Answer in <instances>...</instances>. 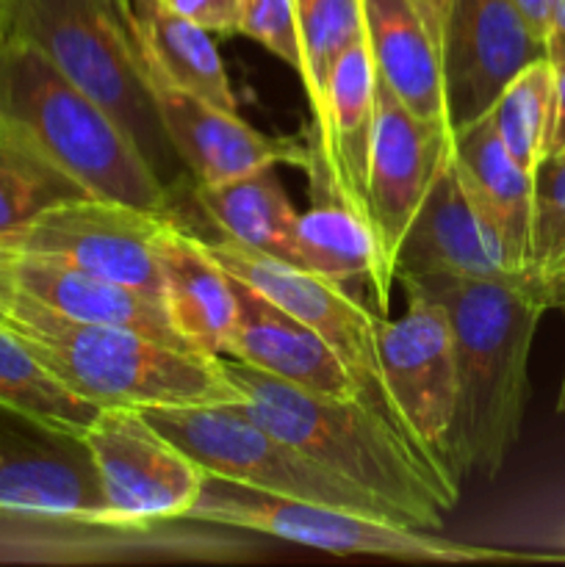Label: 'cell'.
<instances>
[{"mask_svg": "<svg viewBox=\"0 0 565 567\" xmlns=\"http://www.w3.org/2000/svg\"><path fill=\"white\" fill-rule=\"evenodd\" d=\"M435 299L449 316L458 363L452 468L496 480L521 437L530 399V352L548 297L535 275L502 280L397 277Z\"/></svg>", "mask_w": 565, "mask_h": 567, "instance_id": "1", "label": "cell"}, {"mask_svg": "<svg viewBox=\"0 0 565 567\" xmlns=\"http://www.w3.org/2000/svg\"><path fill=\"white\" fill-rule=\"evenodd\" d=\"M219 365L249 419L386 504L399 524L441 532L446 513L458 507V482L363 399L302 391L233 358H219Z\"/></svg>", "mask_w": 565, "mask_h": 567, "instance_id": "2", "label": "cell"}, {"mask_svg": "<svg viewBox=\"0 0 565 567\" xmlns=\"http://www.w3.org/2000/svg\"><path fill=\"white\" fill-rule=\"evenodd\" d=\"M0 330L14 336L55 380L94 408L238 404L219 358L94 321H78L0 280Z\"/></svg>", "mask_w": 565, "mask_h": 567, "instance_id": "3", "label": "cell"}, {"mask_svg": "<svg viewBox=\"0 0 565 567\" xmlns=\"http://www.w3.org/2000/svg\"><path fill=\"white\" fill-rule=\"evenodd\" d=\"M0 131L64 172L89 197L172 216V188L114 116L31 42L0 33Z\"/></svg>", "mask_w": 565, "mask_h": 567, "instance_id": "4", "label": "cell"}, {"mask_svg": "<svg viewBox=\"0 0 565 567\" xmlns=\"http://www.w3.org/2000/svg\"><path fill=\"white\" fill-rule=\"evenodd\" d=\"M0 33L42 50L114 116L166 186L181 183L183 164L161 125L133 0H0Z\"/></svg>", "mask_w": 565, "mask_h": 567, "instance_id": "5", "label": "cell"}, {"mask_svg": "<svg viewBox=\"0 0 565 567\" xmlns=\"http://www.w3.org/2000/svg\"><path fill=\"white\" fill-rule=\"evenodd\" d=\"M183 520L225 526V529L269 535L294 546L338 554V557H382L402 563H521L526 554L496 551L441 537L438 532L410 529L371 515L299 498L271 496L238 482L205 474L197 502Z\"/></svg>", "mask_w": 565, "mask_h": 567, "instance_id": "6", "label": "cell"}, {"mask_svg": "<svg viewBox=\"0 0 565 567\" xmlns=\"http://www.w3.org/2000/svg\"><path fill=\"white\" fill-rule=\"evenodd\" d=\"M150 424L181 446L205 474L238 482L271 496L299 498L399 524L397 515L352 482L321 468L299 449L271 435L238 404L147 408ZM404 526V524H399Z\"/></svg>", "mask_w": 565, "mask_h": 567, "instance_id": "7", "label": "cell"}, {"mask_svg": "<svg viewBox=\"0 0 565 567\" xmlns=\"http://www.w3.org/2000/svg\"><path fill=\"white\" fill-rule=\"evenodd\" d=\"M78 446L86 449L109 524L122 535L183 520L205 482V471L138 408H100Z\"/></svg>", "mask_w": 565, "mask_h": 567, "instance_id": "8", "label": "cell"}, {"mask_svg": "<svg viewBox=\"0 0 565 567\" xmlns=\"http://www.w3.org/2000/svg\"><path fill=\"white\" fill-rule=\"evenodd\" d=\"M408 305L397 319L377 313V360L399 430L441 471L452 468V424L458 408V363L449 316L419 288L402 286Z\"/></svg>", "mask_w": 565, "mask_h": 567, "instance_id": "9", "label": "cell"}, {"mask_svg": "<svg viewBox=\"0 0 565 567\" xmlns=\"http://www.w3.org/2000/svg\"><path fill=\"white\" fill-rule=\"evenodd\" d=\"M166 219V214L114 199L78 197L42 210L3 241L14 252L59 260L100 280L164 299L155 238Z\"/></svg>", "mask_w": 565, "mask_h": 567, "instance_id": "10", "label": "cell"}, {"mask_svg": "<svg viewBox=\"0 0 565 567\" xmlns=\"http://www.w3.org/2000/svg\"><path fill=\"white\" fill-rule=\"evenodd\" d=\"M205 249L219 260L227 275L247 282L249 288L264 293L286 313L310 327L341 358L366 402L397 424L391 404H388L386 385H382L380 360H377V313L358 302L349 288L286 264V260L253 252V249L227 241L222 236L216 241H205Z\"/></svg>", "mask_w": 565, "mask_h": 567, "instance_id": "11", "label": "cell"}, {"mask_svg": "<svg viewBox=\"0 0 565 567\" xmlns=\"http://www.w3.org/2000/svg\"><path fill=\"white\" fill-rule=\"evenodd\" d=\"M452 153V131L427 122L399 103L377 78V116L366 177V225L374 236L382 277L397 282V252L410 221L419 214L438 169Z\"/></svg>", "mask_w": 565, "mask_h": 567, "instance_id": "12", "label": "cell"}, {"mask_svg": "<svg viewBox=\"0 0 565 567\" xmlns=\"http://www.w3.org/2000/svg\"><path fill=\"white\" fill-rule=\"evenodd\" d=\"M548 59L513 0H452L441 28L443 97L449 131L482 120L510 81Z\"/></svg>", "mask_w": 565, "mask_h": 567, "instance_id": "13", "label": "cell"}, {"mask_svg": "<svg viewBox=\"0 0 565 567\" xmlns=\"http://www.w3.org/2000/svg\"><path fill=\"white\" fill-rule=\"evenodd\" d=\"M150 89L166 138L192 175L194 186H219L264 166L291 164L305 172L314 164L316 144L310 131L305 138L266 136L247 125L238 111L219 109L161 78L150 75Z\"/></svg>", "mask_w": 565, "mask_h": 567, "instance_id": "14", "label": "cell"}, {"mask_svg": "<svg viewBox=\"0 0 565 567\" xmlns=\"http://www.w3.org/2000/svg\"><path fill=\"white\" fill-rule=\"evenodd\" d=\"M452 164L502 269L532 275V175L515 164L487 116L452 131Z\"/></svg>", "mask_w": 565, "mask_h": 567, "instance_id": "15", "label": "cell"}, {"mask_svg": "<svg viewBox=\"0 0 565 567\" xmlns=\"http://www.w3.org/2000/svg\"><path fill=\"white\" fill-rule=\"evenodd\" d=\"M233 288H236L238 313L225 358L238 360L302 391L336 399H363L341 358L310 327L236 277Z\"/></svg>", "mask_w": 565, "mask_h": 567, "instance_id": "16", "label": "cell"}, {"mask_svg": "<svg viewBox=\"0 0 565 567\" xmlns=\"http://www.w3.org/2000/svg\"><path fill=\"white\" fill-rule=\"evenodd\" d=\"M0 280L70 319L122 327V330L138 332L164 347L194 352L192 343L172 324L170 310L161 297H150V293L100 280L75 266L59 264V260L22 252L0 258Z\"/></svg>", "mask_w": 565, "mask_h": 567, "instance_id": "17", "label": "cell"}, {"mask_svg": "<svg viewBox=\"0 0 565 567\" xmlns=\"http://www.w3.org/2000/svg\"><path fill=\"white\" fill-rule=\"evenodd\" d=\"M0 520L50 529L116 532L92 465L25 443L0 441Z\"/></svg>", "mask_w": 565, "mask_h": 567, "instance_id": "18", "label": "cell"}, {"mask_svg": "<svg viewBox=\"0 0 565 567\" xmlns=\"http://www.w3.org/2000/svg\"><path fill=\"white\" fill-rule=\"evenodd\" d=\"M397 277H463L502 280V269L474 208L454 175L452 153L438 169L419 214L410 221L397 252Z\"/></svg>", "mask_w": 565, "mask_h": 567, "instance_id": "19", "label": "cell"}, {"mask_svg": "<svg viewBox=\"0 0 565 567\" xmlns=\"http://www.w3.org/2000/svg\"><path fill=\"white\" fill-rule=\"evenodd\" d=\"M155 255L172 324L194 352L225 358L238 313L233 277L205 249L203 238L177 227L172 216L155 238Z\"/></svg>", "mask_w": 565, "mask_h": 567, "instance_id": "20", "label": "cell"}, {"mask_svg": "<svg viewBox=\"0 0 565 567\" xmlns=\"http://www.w3.org/2000/svg\"><path fill=\"white\" fill-rule=\"evenodd\" d=\"M305 175L310 181V205L294 221V266L327 277L343 288L366 282L371 288L377 313L388 316L393 288L382 277L380 255L369 225L352 205L338 197L332 183L327 181L319 150Z\"/></svg>", "mask_w": 565, "mask_h": 567, "instance_id": "21", "label": "cell"}, {"mask_svg": "<svg viewBox=\"0 0 565 567\" xmlns=\"http://www.w3.org/2000/svg\"><path fill=\"white\" fill-rule=\"evenodd\" d=\"M377 116V72L366 42L338 59L327 86L325 111L310 125L327 181L338 197L366 219V177Z\"/></svg>", "mask_w": 565, "mask_h": 567, "instance_id": "22", "label": "cell"}, {"mask_svg": "<svg viewBox=\"0 0 565 567\" xmlns=\"http://www.w3.org/2000/svg\"><path fill=\"white\" fill-rule=\"evenodd\" d=\"M366 48L377 78L427 122L446 120L441 42L413 0H363Z\"/></svg>", "mask_w": 565, "mask_h": 567, "instance_id": "23", "label": "cell"}, {"mask_svg": "<svg viewBox=\"0 0 565 567\" xmlns=\"http://www.w3.org/2000/svg\"><path fill=\"white\" fill-rule=\"evenodd\" d=\"M138 42L150 75L199 94L225 111H238L214 33L172 11L164 0H133Z\"/></svg>", "mask_w": 565, "mask_h": 567, "instance_id": "24", "label": "cell"}, {"mask_svg": "<svg viewBox=\"0 0 565 567\" xmlns=\"http://www.w3.org/2000/svg\"><path fill=\"white\" fill-rule=\"evenodd\" d=\"M194 203L222 238L294 264V221L299 210L288 199L277 166H264L219 186H194Z\"/></svg>", "mask_w": 565, "mask_h": 567, "instance_id": "25", "label": "cell"}, {"mask_svg": "<svg viewBox=\"0 0 565 567\" xmlns=\"http://www.w3.org/2000/svg\"><path fill=\"white\" fill-rule=\"evenodd\" d=\"M0 410L59 441H81L100 408L61 385L14 336L0 330Z\"/></svg>", "mask_w": 565, "mask_h": 567, "instance_id": "26", "label": "cell"}, {"mask_svg": "<svg viewBox=\"0 0 565 567\" xmlns=\"http://www.w3.org/2000/svg\"><path fill=\"white\" fill-rule=\"evenodd\" d=\"M493 131L524 172H535L548 155L554 125V64L532 61L504 86L487 111Z\"/></svg>", "mask_w": 565, "mask_h": 567, "instance_id": "27", "label": "cell"}, {"mask_svg": "<svg viewBox=\"0 0 565 567\" xmlns=\"http://www.w3.org/2000/svg\"><path fill=\"white\" fill-rule=\"evenodd\" d=\"M297 9L302 86L314 122L325 111L327 86L338 59L355 44L366 42L363 0H294Z\"/></svg>", "mask_w": 565, "mask_h": 567, "instance_id": "28", "label": "cell"}, {"mask_svg": "<svg viewBox=\"0 0 565 567\" xmlns=\"http://www.w3.org/2000/svg\"><path fill=\"white\" fill-rule=\"evenodd\" d=\"M78 197L89 194L42 155L0 131V236H11L42 210Z\"/></svg>", "mask_w": 565, "mask_h": 567, "instance_id": "29", "label": "cell"}, {"mask_svg": "<svg viewBox=\"0 0 565 567\" xmlns=\"http://www.w3.org/2000/svg\"><path fill=\"white\" fill-rule=\"evenodd\" d=\"M530 271L537 280L565 271V150L532 172Z\"/></svg>", "mask_w": 565, "mask_h": 567, "instance_id": "30", "label": "cell"}, {"mask_svg": "<svg viewBox=\"0 0 565 567\" xmlns=\"http://www.w3.org/2000/svg\"><path fill=\"white\" fill-rule=\"evenodd\" d=\"M253 39L260 48L269 50L275 59L302 72V53H299L297 9L294 0H242L238 3V31Z\"/></svg>", "mask_w": 565, "mask_h": 567, "instance_id": "31", "label": "cell"}, {"mask_svg": "<svg viewBox=\"0 0 565 567\" xmlns=\"http://www.w3.org/2000/svg\"><path fill=\"white\" fill-rule=\"evenodd\" d=\"M172 11L188 17L214 37H230L238 31V3L242 0H164Z\"/></svg>", "mask_w": 565, "mask_h": 567, "instance_id": "32", "label": "cell"}, {"mask_svg": "<svg viewBox=\"0 0 565 567\" xmlns=\"http://www.w3.org/2000/svg\"><path fill=\"white\" fill-rule=\"evenodd\" d=\"M554 64V125L548 138V155L565 150V61Z\"/></svg>", "mask_w": 565, "mask_h": 567, "instance_id": "33", "label": "cell"}, {"mask_svg": "<svg viewBox=\"0 0 565 567\" xmlns=\"http://www.w3.org/2000/svg\"><path fill=\"white\" fill-rule=\"evenodd\" d=\"M518 6V11L524 14V20L530 22L532 31L546 42L548 25H552V14H554V3L557 0H513Z\"/></svg>", "mask_w": 565, "mask_h": 567, "instance_id": "34", "label": "cell"}, {"mask_svg": "<svg viewBox=\"0 0 565 567\" xmlns=\"http://www.w3.org/2000/svg\"><path fill=\"white\" fill-rule=\"evenodd\" d=\"M546 55L548 61H565V0L554 3L552 25L546 33Z\"/></svg>", "mask_w": 565, "mask_h": 567, "instance_id": "35", "label": "cell"}, {"mask_svg": "<svg viewBox=\"0 0 565 567\" xmlns=\"http://www.w3.org/2000/svg\"><path fill=\"white\" fill-rule=\"evenodd\" d=\"M543 286H546L548 308H557L559 313L565 316V271H559V275H554V277H548V280H543ZM557 413H565V374H563V385H559Z\"/></svg>", "mask_w": 565, "mask_h": 567, "instance_id": "36", "label": "cell"}, {"mask_svg": "<svg viewBox=\"0 0 565 567\" xmlns=\"http://www.w3.org/2000/svg\"><path fill=\"white\" fill-rule=\"evenodd\" d=\"M415 6H419V11L424 14L427 25L432 28V33L438 37V42H441V28H443V20H446V11H449V3L452 0H413Z\"/></svg>", "mask_w": 565, "mask_h": 567, "instance_id": "37", "label": "cell"}, {"mask_svg": "<svg viewBox=\"0 0 565 567\" xmlns=\"http://www.w3.org/2000/svg\"><path fill=\"white\" fill-rule=\"evenodd\" d=\"M11 252H14V249H9V247H6L3 236H0V258H6V255H11Z\"/></svg>", "mask_w": 565, "mask_h": 567, "instance_id": "38", "label": "cell"}]
</instances>
